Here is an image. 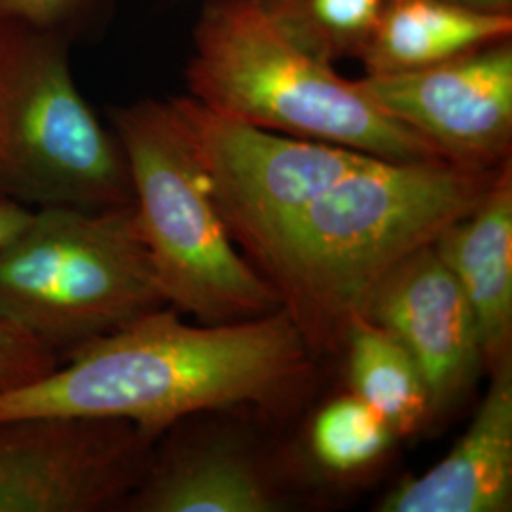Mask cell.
Masks as SVG:
<instances>
[{
  "label": "cell",
  "instance_id": "8fae6325",
  "mask_svg": "<svg viewBox=\"0 0 512 512\" xmlns=\"http://www.w3.org/2000/svg\"><path fill=\"white\" fill-rule=\"evenodd\" d=\"M465 435L418 478L385 495L382 512H505L512 503V365L499 368Z\"/></svg>",
  "mask_w": 512,
  "mask_h": 512
},
{
  "label": "cell",
  "instance_id": "3957f363",
  "mask_svg": "<svg viewBox=\"0 0 512 512\" xmlns=\"http://www.w3.org/2000/svg\"><path fill=\"white\" fill-rule=\"evenodd\" d=\"M186 84L203 107L256 128L391 162L444 160L378 109L355 80L283 37L255 0L205 2Z\"/></svg>",
  "mask_w": 512,
  "mask_h": 512
},
{
  "label": "cell",
  "instance_id": "2e32d148",
  "mask_svg": "<svg viewBox=\"0 0 512 512\" xmlns=\"http://www.w3.org/2000/svg\"><path fill=\"white\" fill-rule=\"evenodd\" d=\"M275 29L304 52L334 65L359 59L385 0H255Z\"/></svg>",
  "mask_w": 512,
  "mask_h": 512
},
{
  "label": "cell",
  "instance_id": "4fadbf2b",
  "mask_svg": "<svg viewBox=\"0 0 512 512\" xmlns=\"http://www.w3.org/2000/svg\"><path fill=\"white\" fill-rule=\"evenodd\" d=\"M124 509L137 512H277L285 495L243 444L181 439L154 450L147 475Z\"/></svg>",
  "mask_w": 512,
  "mask_h": 512
},
{
  "label": "cell",
  "instance_id": "d6986e66",
  "mask_svg": "<svg viewBox=\"0 0 512 512\" xmlns=\"http://www.w3.org/2000/svg\"><path fill=\"white\" fill-rule=\"evenodd\" d=\"M99 0H0V25H19L63 35Z\"/></svg>",
  "mask_w": 512,
  "mask_h": 512
},
{
  "label": "cell",
  "instance_id": "6da1fadb",
  "mask_svg": "<svg viewBox=\"0 0 512 512\" xmlns=\"http://www.w3.org/2000/svg\"><path fill=\"white\" fill-rule=\"evenodd\" d=\"M35 384L0 395V421L86 416L160 439L205 412H277L310 384L315 355L287 311L188 325L171 306L74 349Z\"/></svg>",
  "mask_w": 512,
  "mask_h": 512
},
{
  "label": "cell",
  "instance_id": "7c38bea8",
  "mask_svg": "<svg viewBox=\"0 0 512 512\" xmlns=\"http://www.w3.org/2000/svg\"><path fill=\"white\" fill-rule=\"evenodd\" d=\"M433 249L467 296L484 368L512 365V164L503 165L475 209L433 239Z\"/></svg>",
  "mask_w": 512,
  "mask_h": 512
},
{
  "label": "cell",
  "instance_id": "9a60e30c",
  "mask_svg": "<svg viewBox=\"0 0 512 512\" xmlns=\"http://www.w3.org/2000/svg\"><path fill=\"white\" fill-rule=\"evenodd\" d=\"M342 353L348 359L351 393L384 418L395 439L412 437L431 425V403L420 368L389 330L355 315Z\"/></svg>",
  "mask_w": 512,
  "mask_h": 512
},
{
  "label": "cell",
  "instance_id": "30bf717a",
  "mask_svg": "<svg viewBox=\"0 0 512 512\" xmlns=\"http://www.w3.org/2000/svg\"><path fill=\"white\" fill-rule=\"evenodd\" d=\"M361 315L389 330L420 368L433 421L467 399L484 368L475 313L433 245L393 266Z\"/></svg>",
  "mask_w": 512,
  "mask_h": 512
},
{
  "label": "cell",
  "instance_id": "e0dca14e",
  "mask_svg": "<svg viewBox=\"0 0 512 512\" xmlns=\"http://www.w3.org/2000/svg\"><path fill=\"white\" fill-rule=\"evenodd\" d=\"M393 440L384 418L353 393L325 404L311 425V452L334 475L365 471Z\"/></svg>",
  "mask_w": 512,
  "mask_h": 512
},
{
  "label": "cell",
  "instance_id": "5bb4252c",
  "mask_svg": "<svg viewBox=\"0 0 512 512\" xmlns=\"http://www.w3.org/2000/svg\"><path fill=\"white\" fill-rule=\"evenodd\" d=\"M505 38H512V14L456 0H385L359 61L366 74L406 73Z\"/></svg>",
  "mask_w": 512,
  "mask_h": 512
},
{
  "label": "cell",
  "instance_id": "8992f818",
  "mask_svg": "<svg viewBox=\"0 0 512 512\" xmlns=\"http://www.w3.org/2000/svg\"><path fill=\"white\" fill-rule=\"evenodd\" d=\"M0 196L35 207H133L126 154L74 82L65 37L0 25Z\"/></svg>",
  "mask_w": 512,
  "mask_h": 512
},
{
  "label": "cell",
  "instance_id": "ac0fdd59",
  "mask_svg": "<svg viewBox=\"0 0 512 512\" xmlns=\"http://www.w3.org/2000/svg\"><path fill=\"white\" fill-rule=\"evenodd\" d=\"M59 365L57 355L0 317V395L31 385Z\"/></svg>",
  "mask_w": 512,
  "mask_h": 512
},
{
  "label": "cell",
  "instance_id": "ba28073f",
  "mask_svg": "<svg viewBox=\"0 0 512 512\" xmlns=\"http://www.w3.org/2000/svg\"><path fill=\"white\" fill-rule=\"evenodd\" d=\"M156 437L86 416L0 421V512L124 509L147 475Z\"/></svg>",
  "mask_w": 512,
  "mask_h": 512
},
{
  "label": "cell",
  "instance_id": "5b68a950",
  "mask_svg": "<svg viewBox=\"0 0 512 512\" xmlns=\"http://www.w3.org/2000/svg\"><path fill=\"white\" fill-rule=\"evenodd\" d=\"M164 306L133 207H40L0 249V317L57 359Z\"/></svg>",
  "mask_w": 512,
  "mask_h": 512
},
{
  "label": "cell",
  "instance_id": "ffe728a7",
  "mask_svg": "<svg viewBox=\"0 0 512 512\" xmlns=\"http://www.w3.org/2000/svg\"><path fill=\"white\" fill-rule=\"evenodd\" d=\"M31 207L0 196V249L18 236L33 217Z\"/></svg>",
  "mask_w": 512,
  "mask_h": 512
},
{
  "label": "cell",
  "instance_id": "44dd1931",
  "mask_svg": "<svg viewBox=\"0 0 512 512\" xmlns=\"http://www.w3.org/2000/svg\"><path fill=\"white\" fill-rule=\"evenodd\" d=\"M461 4H467L471 8H478L484 12L495 14H512V0H456Z\"/></svg>",
  "mask_w": 512,
  "mask_h": 512
},
{
  "label": "cell",
  "instance_id": "7a4b0ae2",
  "mask_svg": "<svg viewBox=\"0 0 512 512\" xmlns=\"http://www.w3.org/2000/svg\"><path fill=\"white\" fill-rule=\"evenodd\" d=\"M499 169L368 158L308 203L256 270L274 285L313 355L342 353L349 321L382 277L469 215Z\"/></svg>",
  "mask_w": 512,
  "mask_h": 512
},
{
  "label": "cell",
  "instance_id": "52a82bcc",
  "mask_svg": "<svg viewBox=\"0 0 512 512\" xmlns=\"http://www.w3.org/2000/svg\"><path fill=\"white\" fill-rule=\"evenodd\" d=\"M171 105L207 175L220 219L255 268L308 203L374 158L256 128L190 95L171 99Z\"/></svg>",
  "mask_w": 512,
  "mask_h": 512
},
{
  "label": "cell",
  "instance_id": "9c48e42d",
  "mask_svg": "<svg viewBox=\"0 0 512 512\" xmlns=\"http://www.w3.org/2000/svg\"><path fill=\"white\" fill-rule=\"evenodd\" d=\"M355 84L444 160L475 171L511 162L512 38L418 71L365 74Z\"/></svg>",
  "mask_w": 512,
  "mask_h": 512
},
{
  "label": "cell",
  "instance_id": "277c9868",
  "mask_svg": "<svg viewBox=\"0 0 512 512\" xmlns=\"http://www.w3.org/2000/svg\"><path fill=\"white\" fill-rule=\"evenodd\" d=\"M126 154L133 209L167 306L200 323L281 310L274 285L239 255L207 175L171 101L112 112Z\"/></svg>",
  "mask_w": 512,
  "mask_h": 512
}]
</instances>
